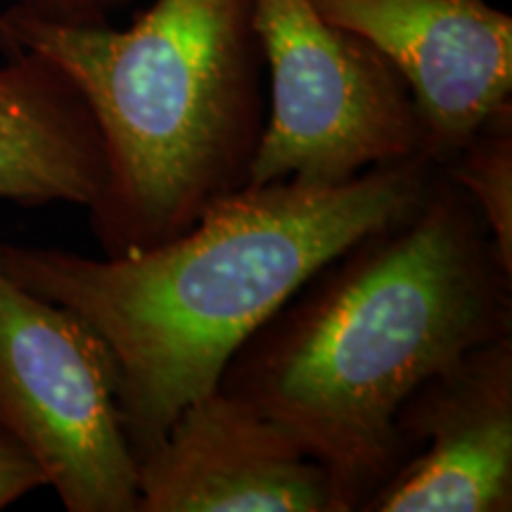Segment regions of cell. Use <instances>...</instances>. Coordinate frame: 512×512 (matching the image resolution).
I'll return each instance as SVG.
<instances>
[{
    "mask_svg": "<svg viewBox=\"0 0 512 512\" xmlns=\"http://www.w3.org/2000/svg\"><path fill=\"white\" fill-rule=\"evenodd\" d=\"M133 0H17L15 8L27 15L60 27H107L119 10L131 5ZM0 53L3 57H17L24 50L15 48L3 24L0 10Z\"/></svg>",
    "mask_w": 512,
    "mask_h": 512,
    "instance_id": "8fae6325",
    "label": "cell"
},
{
    "mask_svg": "<svg viewBox=\"0 0 512 512\" xmlns=\"http://www.w3.org/2000/svg\"><path fill=\"white\" fill-rule=\"evenodd\" d=\"M3 24L76 83L107 155L88 209L105 256L143 252L245 188L266 121L254 0H155L131 27H60L17 10Z\"/></svg>",
    "mask_w": 512,
    "mask_h": 512,
    "instance_id": "3957f363",
    "label": "cell"
},
{
    "mask_svg": "<svg viewBox=\"0 0 512 512\" xmlns=\"http://www.w3.org/2000/svg\"><path fill=\"white\" fill-rule=\"evenodd\" d=\"M512 335V266L437 169L399 221L318 268L235 351L219 387L283 427L361 512L408 460L396 415L465 351Z\"/></svg>",
    "mask_w": 512,
    "mask_h": 512,
    "instance_id": "6da1fadb",
    "label": "cell"
},
{
    "mask_svg": "<svg viewBox=\"0 0 512 512\" xmlns=\"http://www.w3.org/2000/svg\"><path fill=\"white\" fill-rule=\"evenodd\" d=\"M138 512H335L328 472L249 403L197 396L136 460Z\"/></svg>",
    "mask_w": 512,
    "mask_h": 512,
    "instance_id": "ba28073f",
    "label": "cell"
},
{
    "mask_svg": "<svg viewBox=\"0 0 512 512\" xmlns=\"http://www.w3.org/2000/svg\"><path fill=\"white\" fill-rule=\"evenodd\" d=\"M271 79L247 185L337 188L377 164L425 155L411 88L373 43L320 17L311 0H254Z\"/></svg>",
    "mask_w": 512,
    "mask_h": 512,
    "instance_id": "277c9868",
    "label": "cell"
},
{
    "mask_svg": "<svg viewBox=\"0 0 512 512\" xmlns=\"http://www.w3.org/2000/svg\"><path fill=\"white\" fill-rule=\"evenodd\" d=\"M0 430L41 465L69 512H138L117 361L86 320L0 264Z\"/></svg>",
    "mask_w": 512,
    "mask_h": 512,
    "instance_id": "5b68a950",
    "label": "cell"
},
{
    "mask_svg": "<svg viewBox=\"0 0 512 512\" xmlns=\"http://www.w3.org/2000/svg\"><path fill=\"white\" fill-rule=\"evenodd\" d=\"M437 169L413 155L337 188L245 185L143 252L93 259L0 240V264L105 339L117 361L121 427L138 460L190 401L219 387L235 351L318 268L411 214Z\"/></svg>",
    "mask_w": 512,
    "mask_h": 512,
    "instance_id": "7a4b0ae2",
    "label": "cell"
},
{
    "mask_svg": "<svg viewBox=\"0 0 512 512\" xmlns=\"http://www.w3.org/2000/svg\"><path fill=\"white\" fill-rule=\"evenodd\" d=\"M441 169L475 202L496 249L512 266V102L484 119Z\"/></svg>",
    "mask_w": 512,
    "mask_h": 512,
    "instance_id": "30bf717a",
    "label": "cell"
},
{
    "mask_svg": "<svg viewBox=\"0 0 512 512\" xmlns=\"http://www.w3.org/2000/svg\"><path fill=\"white\" fill-rule=\"evenodd\" d=\"M107 181L98 121L60 64L36 50L0 64V202L91 209Z\"/></svg>",
    "mask_w": 512,
    "mask_h": 512,
    "instance_id": "9c48e42d",
    "label": "cell"
},
{
    "mask_svg": "<svg viewBox=\"0 0 512 512\" xmlns=\"http://www.w3.org/2000/svg\"><path fill=\"white\" fill-rule=\"evenodd\" d=\"M380 50L411 88L425 155L444 166L512 102V17L489 0H311Z\"/></svg>",
    "mask_w": 512,
    "mask_h": 512,
    "instance_id": "52a82bcc",
    "label": "cell"
},
{
    "mask_svg": "<svg viewBox=\"0 0 512 512\" xmlns=\"http://www.w3.org/2000/svg\"><path fill=\"white\" fill-rule=\"evenodd\" d=\"M48 486L41 465L12 434L0 430V510Z\"/></svg>",
    "mask_w": 512,
    "mask_h": 512,
    "instance_id": "7c38bea8",
    "label": "cell"
},
{
    "mask_svg": "<svg viewBox=\"0 0 512 512\" xmlns=\"http://www.w3.org/2000/svg\"><path fill=\"white\" fill-rule=\"evenodd\" d=\"M408 460L361 512L512 510V335L427 377L396 415Z\"/></svg>",
    "mask_w": 512,
    "mask_h": 512,
    "instance_id": "8992f818",
    "label": "cell"
}]
</instances>
